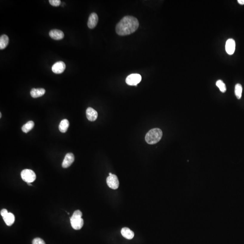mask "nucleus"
I'll list each match as a JSON object with an SVG mask.
<instances>
[{
	"instance_id": "nucleus-17",
	"label": "nucleus",
	"mask_w": 244,
	"mask_h": 244,
	"mask_svg": "<svg viewBox=\"0 0 244 244\" xmlns=\"http://www.w3.org/2000/svg\"><path fill=\"white\" fill-rule=\"evenodd\" d=\"M9 42L8 37L6 35H3L0 37V49L4 50L8 45Z\"/></svg>"
},
{
	"instance_id": "nucleus-24",
	"label": "nucleus",
	"mask_w": 244,
	"mask_h": 244,
	"mask_svg": "<svg viewBox=\"0 0 244 244\" xmlns=\"http://www.w3.org/2000/svg\"><path fill=\"white\" fill-rule=\"evenodd\" d=\"M237 1L240 5H244V0H238Z\"/></svg>"
},
{
	"instance_id": "nucleus-9",
	"label": "nucleus",
	"mask_w": 244,
	"mask_h": 244,
	"mask_svg": "<svg viewBox=\"0 0 244 244\" xmlns=\"http://www.w3.org/2000/svg\"><path fill=\"white\" fill-rule=\"evenodd\" d=\"M98 22V16L95 13H92L89 17L87 25L89 29L95 28Z\"/></svg>"
},
{
	"instance_id": "nucleus-18",
	"label": "nucleus",
	"mask_w": 244,
	"mask_h": 244,
	"mask_svg": "<svg viewBox=\"0 0 244 244\" xmlns=\"http://www.w3.org/2000/svg\"><path fill=\"white\" fill-rule=\"evenodd\" d=\"M35 123L32 121H30L23 125L22 127V130L24 133H28L34 128Z\"/></svg>"
},
{
	"instance_id": "nucleus-20",
	"label": "nucleus",
	"mask_w": 244,
	"mask_h": 244,
	"mask_svg": "<svg viewBox=\"0 0 244 244\" xmlns=\"http://www.w3.org/2000/svg\"><path fill=\"white\" fill-rule=\"evenodd\" d=\"M216 86L219 88L221 92H225L226 90V87L225 84L222 80L217 81L216 82Z\"/></svg>"
},
{
	"instance_id": "nucleus-21",
	"label": "nucleus",
	"mask_w": 244,
	"mask_h": 244,
	"mask_svg": "<svg viewBox=\"0 0 244 244\" xmlns=\"http://www.w3.org/2000/svg\"><path fill=\"white\" fill-rule=\"evenodd\" d=\"M32 244H46L43 240L40 238H36L32 241Z\"/></svg>"
},
{
	"instance_id": "nucleus-8",
	"label": "nucleus",
	"mask_w": 244,
	"mask_h": 244,
	"mask_svg": "<svg viewBox=\"0 0 244 244\" xmlns=\"http://www.w3.org/2000/svg\"><path fill=\"white\" fill-rule=\"evenodd\" d=\"M236 49V43L235 40L232 38L228 39L226 41V52L229 55H232L234 53Z\"/></svg>"
},
{
	"instance_id": "nucleus-13",
	"label": "nucleus",
	"mask_w": 244,
	"mask_h": 244,
	"mask_svg": "<svg viewBox=\"0 0 244 244\" xmlns=\"http://www.w3.org/2000/svg\"><path fill=\"white\" fill-rule=\"evenodd\" d=\"M45 92V90L44 88H33L30 91V95L33 98H38L44 95Z\"/></svg>"
},
{
	"instance_id": "nucleus-22",
	"label": "nucleus",
	"mask_w": 244,
	"mask_h": 244,
	"mask_svg": "<svg viewBox=\"0 0 244 244\" xmlns=\"http://www.w3.org/2000/svg\"><path fill=\"white\" fill-rule=\"evenodd\" d=\"M49 2L53 7H58L61 3V1L60 0H50Z\"/></svg>"
},
{
	"instance_id": "nucleus-5",
	"label": "nucleus",
	"mask_w": 244,
	"mask_h": 244,
	"mask_svg": "<svg viewBox=\"0 0 244 244\" xmlns=\"http://www.w3.org/2000/svg\"><path fill=\"white\" fill-rule=\"evenodd\" d=\"M142 80V77L139 74L134 73L130 75L126 78V82L129 86H137Z\"/></svg>"
},
{
	"instance_id": "nucleus-1",
	"label": "nucleus",
	"mask_w": 244,
	"mask_h": 244,
	"mask_svg": "<svg viewBox=\"0 0 244 244\" xmlns=\"http://www.w3.org/2000/svg\"><path fill=\"white\" fill-rule=\"evenodd\" d=\"M139 25V22L137 18L129 16H125L117 24L116 32L119 35H128L135 32Z\"/></svg>"
},
{
	"instance_id": "nucleus-15",
	"label": "nucleus",
	"mask_w": 244,
	"mask_h": 244,
	"mask_svg": "<svg viewBox=\"0 0 244 244\" xmlns=\"http://www.w3.org/2000/svg\"><path fill=\"white\" fill-rule=\"evenodd\" d=\"M2 218L6 224L8 226H10L13 225L15 222V216L13 213L11 212H8L5 216L3 217Z\"/></svg>"
},
{
	"instance_id": "nucleus-16",
	"label": "nucleus",
	"mask_w": 244,
	"mask_h": 244,
	"mask_svg": "<svg viewBox=\"0 0 244 244\" xmlns=\"http://www.w3.org/2000/svg\"><path fill=\"white\" fill-rule=\"evenodd\" d=\"M69 126V122L67 119H63L59 125V130L62 133H65L67 131Z\"/></svg>"
},
{
	"instance_id": "nucleus-11",
	"label": "nucleus",
	"mask_w": 244,
	"mask_h": 244,
	"mask_svg": "<svg viewBox=\"0 0 244 244\" xmlns=\"http://www.w3.org/2000/svg\"><path fill=\"white\" fill-rule=\"evenodd\" d=\"M49 35L52 38L55 40H61L63 39L64 37V32L60 30L57 29L51 30L50 31Z\"/></svg>"
},
{
	"instance_id": "nucleus-6",
	"label": "nucleus",
	"mask_w": 244,
	"mask_h": 244,
	"mask_svg": "<svg viewBox=\"0 0 244 244\" xmlns=\"http://www.w3.org/2000/svg\"><path fill=\"white\" fill-rule=\"evenodd\" d=\"M106 182L110 188L116 189L119 187V181L117 176L115 174L109 175L106 179Z\"/></svg>"
},
{
	"instance_id": "nucleus-19",
	"label": "nucleus",
	"mask_w": 244,
	"mask_h": 244,
	"mask_svg": "<svg viewBox=\"0 0 244 244\" xmlns=\"http://www.w3.org/2000/svg\"><path fill=\"white\" fill-rule=\"evenodd\" d=\"M242 87L240 84H237L235 86V93L238 99H240L242 95Z\"/></svg>"
},
{
	"instance_id": "nucleus-26",
	"label": "nucleus",
	"mask_w": 244,
	"mask_h": 244,
	"mask_svg": "<svg viewBox=\"0 0 244 244\" xmlns=\"http://www.w3.org/2000/svg\"><path fill=\"white\" fill-rule=\"evenodd\" d=\"M0 118H1V113H0Z\"/></svg>"
},
{
	"instance_id": "nucleus-4",
	"label": "nucleus",
	"mask_w": 244,
	"mask_h": 244,
	"mask_svg": "<svg viewBox=\"0 0 244 244\" xmlns=\"http://www.w3.org/2000/svg\"><path fill=\"white\" fill-rule=\"evenodd\" d=\"M21 177L27 183H31L35 180L36 176L34 171L30 169H25L21 172Z\"/></svg>"
},
{
	"instance_id": "nucleus-12",
	"label": "nucleus",
	"mask_w": 244,
	"mask_h": 244,
	"mask_svg": "<svg viewBox=\"0 0 244 244\" xmlns=\"http://www.w3.org/2000/svg\"><path fill=\"white\" fill-rule=\"evenodd\" d=\"M86 115L87 118L89 121L93 122L97 119L98 117V113L96 110L91 107L87 109L86 111Z\"/></svg>"
},
{
	"instance_id": "nucleus-25",
	"label": "nucleus",
	"mask_w": 244,
	"mask_h": 244,
	"mask_svg": "<svg viewBox=\"0 0 244 244\" xmlns=\"http://www.w3.org/2000/svg\"><path fill=\"white\" fill-rule=\"evenodd\" d=\"M27 184H28V185H29V186H32V185H31V184H30V183H27Z\"/></svg>"
},
{
	"instance_id": "nucleus-14",
	"label": "nucleus",
	"mask_w": 244,
	"mask_h": 244,
	"mask_svg": "<svg viewBox=\"0 0 244 244\" xmlns=\"http://www.w3.org/2000/svg\"><path fill=\"white\" fill-rule=\"evenodd\" d=\"M121 233L122 236L127 239H132L134 236V232L127 227H123L122 228Z\"/></svg>"
},
{
	"instance_id": "nucleus-3",
	"label": "nucleus",
	"mask_w": 244,
	"mask_h": 244,
	"mask_svg": "<svg viewBox=\"0 0 244 244\" xmlns=\"http://www.w3.org/2000/svg\"><path fill=\"white\" fill-rule=\"evenodd\" d=\"M82 213L80 210H76L74 212L70 218L71 226L74 229L80 230L84 224V221L82 218Z\"/></svg>"
},
{
	"instance_id": "nucleus-27",
	"label": "nucleus",
	"mask_w": 244,
	"mask_h": 244,
	"mask_svg": "<svg viewBox=\"0 0 244 244\" xmlns=\"http://www.w3.org/2000/svg\"><path fill=\"white\" fill-rule=\"evenodd\" d=\"M112 174H112L111 173H109V175H112Z\"/></svg>"
},
{
	"instance_id": "nucleus-7",
	"label": "nucleus",
	"mask_w": 244,
	"mask_h": 244,
	"mask_svg": "<svg viewBox=\"0 0 244 244\" xmlns=\"http://www.w3.org/2000/svg\"><path fill=\"white\" fill-rule=\"evenodd\" d=\"M66 69V65L62 61L57 62L52 65V70L55 74H61Z\"/></svg>"
},
{
	"instance_id": "nucleus-2",
	"label": "nucleus",
	"mask_w": 244,
	"mask_h": 244,
	"mask_svg": "<svg viewBox=\"0 0 244 244\" xmlns=\"http://www.w3.org/2000/svg\"><path fill=\"white\" fill-rule=\"evenodd\" d=\"M163 135L162 131L160 129L156 128L150 130L145 136V140L149 144L153 145L158 143Z\"/></svg>"
},
{
	"instance_id": "nucleus-23",
	"label": "nucleus",
	"mask_w": 244,
	"mask_h": 244,
	"mask_svg": "<svg viewBox=\"0 0 244 244\" xmlns=\"http://www.w3.org/2000/svg\"><path fill=\"white\" fill-rule=\"evenodd\" d=\"M8 213V212L7 210L6 209H3L1 211V215L2 217L5 216Z\"/></svg>"
},
{
	"instance_id": "nucleus-10",
	"label": "nucleus",
	"mask_w": 244,
	"mask_h": 244,
	"mask_svg": "<svg viewBox=\"0 0 244 244\" xmlns=\"http://www.w3.org/2000/svg\"><path fill=\"white\" fill-rule=\"evenodd\" d=\"M75 160L74 156L72 153H68L65 157L62 163V167L64 168L69 167L72 164Z\"/></svg>"
}]
</instances>
